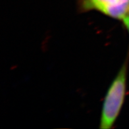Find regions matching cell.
I'll return each mask as SVG.
<instances>
[{
  "label": "cell",
  "instance_id": "7a4b0ae2",
  "mask_svg": "<svg viewBox=\"0 0 129 129\" xmlns=\"http://www.w3.org/2000/svg\"><path fill=\"white\" fill-rule=\"evenodd\" d=\"M89 5L111 17L123 19L129 12V0H88Z\"/></svg>",
  "mask_w": 129,
  "mask_h": 129
},
{
  "label": "cell",
  "instance_id": "6da1fadb",
  "mask_svg": "<svg viewBox=\"0 0 129 129\" xmlns=\"http://www.w3.org/2000/svg\"><path fill=\"white\" fill-rule=\"evenodd\" d=\"M125 88L126 67L124 66L114 80L105 97L102 109L101 128L108 129L112 126L122 107Z\"/></svg>",
  "mask_w": 129,
  "mask_h": 129
},
{
  "label": "cell",
  "instance_id": "3957f363",
  "mask_svg": "<svg viewBox=\"0 0 129 129\" xmlns=\"http://www.w3.org/2000/svg\"><path fill=\"white\" fill-rule=\"evenodd\" d=\"M122 20H123L124 24H125V25L126 26V27H127V28L128 29V30H129V18L126 16L124 19H122Z\"/></svg>",
  "mask_w": 129,
  "mask_h": 129
}]
</instances>
